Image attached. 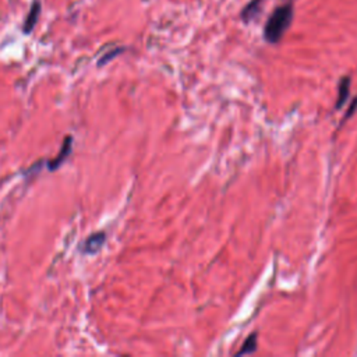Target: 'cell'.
I'll list each match as a JSON object with an SVG mask.
<instances>
[{
  "label": "cell",
  "mask_w": 357,
  "mask_h": 357,
  "mask_svg": "<svg viewBox=\"0 0 357 357\" xmlns=\"http://www.w3.org/2000/svg\"><path fill=\"white\" fill-rule=\"evenodd\" d=\"M293 13L295 8L292 2L284 3L278 6L267 20L265 28H264V38L270 44H278L286 31L289 30L292 21H293Z\"/></svg>",
  "instance_id": "obj_1"
},
{
  "label": "cell",
  "mask_w": 357,
  "mask_h": 357,
  "mask_svg": "<svg viewBox=\"0 0 357 357\" xmlns=\"http://www.w3.org/2000/svg\"><path fill=\"white\" fill-rule=\"evenodd\" d=\"M71 151H73V137L66 136L59 154L48 162V171H51V172L58 171L69 159V157L71 155Z\"/></svg>",
  "instance_id": "obj_2"
},
{
  "label": "cell",
  "mask_w": 357,
  "mask_h": 357,
  "mask_svg": "<svg viewBox=\"0 0 357 357\" xmlns=\"http://www.w3.org/2000/svg\"><path fill=\"white\" fill-rule=\"evenodd\" d=\"M106 242V234L105 232H96L94 234H91L88 239L84 242L82 245V252L85 254H89V256H94L105 245Z\"/></svg>",
  "instance_id": "obj_3"
},
{
  "label": "cell",
  "mask_w": 357,
  "mask_h": 357,
  "mask_svg": "<svg viewBox=\"0 0 357 357\" xmlns=\"http://www.w3.org/2000/svg\"><path fill=\"white\" fill-rule=\"evenodd\" d=\"M265 2L267 0H252V2H249L246 5V8L242 10V15H241L242 20L245 23H250L252 20L257 19L263 10V6Z\"/></svg>",
  "instance_id": "obj_4"
},
{
  "label": "cell",
  "mask_w": 357,
  "mask_h": 357,
  "mask_svg": "<svg viewBox=\"0 0 357 357\" xmlns=\"http://www.w3.org/2000/svg\"><path fill=\"white\" fill-rule=\"evenodd\" d=\"M40 12H41L40 2L33 3L31 12H30V15H28V17H27V20H26V23H24V33H26V34H30V33L34 30V27H35L37 21H38Z\"/></svg>",
  "instance_id": "obj_5"
},
{
  "label": "cell",
  "mask_w": 357,
  "mask_h": 357,
  "mask_svg": "<svg viewBox=\"0 0 357 357\" xmlns=\"http://www.w3.org/2000/svg\"><path fill=\"white\" fill-rule=\"evenodd\" d=\"M349 88H350V78L343 77L339 82V89H338V99H336V107H342L349 96Z\"/></svg>",
  "instance_id": "obj_6"
},
{
  "label": "cell",
  "mask_w": 357,
  "mask_h": 357,
  "mask_svg": "<svg viewBox=\"0 0 357 357\" xmlns=\"http://www.w3.org/2000/svg\"><path fill=\"white\" fill-rule=\"evenodd\" d=\"M257 350V335L256 333H253V335H250L246 340H245V343H243V346H242V349L237 351L236 354L237 356H243V354H252V353H254Z\"/></svg>",
  "instance_id": "obj_7"
},
{
  "label": "cell",
  "mask_w": 357,
  "mask_h": 357,
  "mask_svg": "<svg viewBox=\"0 0 357 357\" xmlns=\"http://www.w3.org/2000/svg\"><path fill=\"white\" fill-rule=\"evenodd\" d=\"M123 52V49L122 48H117V49H113L112 52H109V53H106L101 60H99V66H103V64H106V63H109L112 59H114L117 55H121Z\"/></svg>",
  "instance_id": "obj_8"
},
{
  "label": "cell",
  "mask_w": 357,
  "mask_h": 357,
  "mask_svg": "<svg viewBox=\"0 0 357 357\" xmlns=\"http://www.w3.org/2000/svg\"><path fill=\"white\" fill-rule=\"evenodd\" d=\"M356 107H357V98L353 101V106H350V107H349V110H347V114H346V117H345V119H347L350 114H353V112L356 110Z\"/></svg>",
  "instance_id": "obj_9"
}]
</instances>
